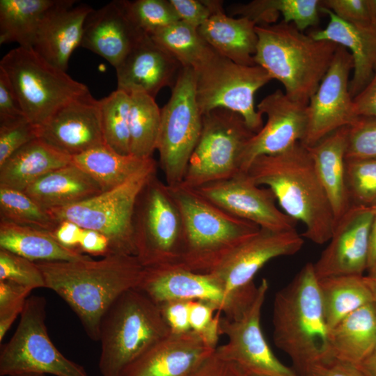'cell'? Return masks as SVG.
Instances as JSON below:
<instances>
[{"label":"cell","mask_w":376,"mask_h":376,"mask_svg":"<svg viewBox=\"0 0 376 376\" xmlns=\"http://www.w3.org/2000/svg\"><path fill=\"white\" fill-rule=\"evenodd\" d=\"M36 263L46 288L68 304L95 341L99 340L101 320L107 311L123 293L138 287L144 270L136 256L118 253L100 260Z\"/></svg>","instance_id":"1"},{"label":"cell","mask_w":376,"mask_h":376,"mask_svg":"<svg viewBox=\"0 0 376 376\" xmlns=\"http://www.w3.org/2000/svg\"><path fill=\"white\" fill-rule=\"evenodd\" d=\"M247 173L256 185L272 191L283 212L304 225V237L317 244L330 240L336 224L334 212L309 151L301 143L256 158Z\"/></svg>","instance_id":"2"},{"label":"cell","mask_w":376,"mask_h":376,"mask_svg":"<svg viewBox=\"0 0 376 376\" xmlns=\"http://www.w3.org/2000/svg\"><path fill=\"white\" fill-rule=\"evenodd\" d=\"M275 345L290 358L300 375L309 366L332 358L319 281L307 263L274 297Z\"/></svg>","instance_id":"3"},{"label":"cell","mask_w":376,"mask_h":376,"mask_svg":"<svg viewBox=\"0 0 376 376\" xmlns=\"http://www.w3.org/2000/svg\"><path fill=\"white\" fill-rule=\"evenodd\" d=\"M254 62L277 79L292 100L308 104L328 70L338 44L305 34L283 20L256 25Z\"/></svg>","instance_id":"4"},{"label":"cell","mask_w":376,"mask_h":376,"mask_svg":"<svg viewBox=\"0 0 376 376\" xmlns=\"http://www.w3.org/2000/svg\"><path fill=\"white\" fill-rule=\"evenodd\" d=\"M180 211L184 242L179 265L209 273L237 245L257 233L256 224L217 207L194 189L170 187Z\"/></svg>","instance_id":"5"},{"label":"cell","mask_w":376,"mask_h":376,"mask_svg":"<svg viewBox=\"0 0 376 376\" xmlns=\"http://www.w3.org/2000/svg\"><path fill=\"white\" fill-rule=\"evenodd\" d=\"M171 334L159 306L138 288L123 293L100 327L101 376H120L134 361Z\"/></svg>","instance_id":"6"},{"label":"cell","mask_w":376,"mask_h":376,"mask_svg":"<svg viewBox=\"0 0 376 376\" xmlns=\"http://www.w3.org/2000/svg\"><path fill=\"white\" fill-rule=\"evenodd\" d=\"M157 166L151 157L119 186L87 200L47 211L56 222L72 221L82 228L104 234L109 240L112 253L136 256L134 207L141 189L157 173Z\"/></svg>","instance_id":"7"},{"label":"cell","mask_w":376,"mask_h":376,"mask_svg":"<svg viewBox=\"0 0 376 376\" xmlns=\"http://www.w3.org/2000/svg\"><path fill=\"white\" fill-rule=\"evenodd\" d=\"M27 120L38 127L61 107L90 93L65 71L51 65L33 48L16 47L0 61Z\"/></svg>","instance_id":"8"},{"label":"cell","mask_w":376,"mask_h":376,"mask_svg":"<svg viewBox=\"0 0 376 376\" xmlns=\"http://www.w3.org/2000/svg\"><path fill=\"white\" fill-rule=\"evenodd\" d=\"M136 256L144 267L178 265L184 225L169 187L155 174L141 189L133 217Z\"/></svg>","instance_id":"9"},{"label":"cell","mask_w":376,"mask_h":376,"mask_svg":"<svg viewBox=\"0 0 376 376\" xmlns=\"http://www.w3.org/2000/svg\"><path fill=\"white\" fill-rule=\"evenodd\" d=\"M255 134L236 112L218 108L204 113L200 137L180 185L194 189L240 172L242 154Z\"/></svg>","instance_id":"10"},{"label":"cell","mask_w":376,"mask_h":376,"mask_svg":"<svg viewBox=\"0 0 376 376\" xmlns=\"http://www.w3.org/2000/svg\"><path fill=\"white\" fill-rule=\"evenodd\" d=\"M203 114L196 98V72L182 67L161 109V123L156 150L166 184L180 185L202 130Z\"/></svg>","instance_id":"11"},{"label":"cell","mask_w":376,"mask_h":376,"mask_svg":"<svg viewBox=\"0 0 376 376\" xmlns=\"http://www.w3.org/2000/svg\"><path fill=\"white\" fill-rule=\"evenodd\" d=\"M196 72V98L203 115L222 108L241 115L255 133L263 126L254 105L258 89L272 80L258 65L238 64L214 52Z\"/></svg>","instance_id":"12"},{"label":"cell","mask_w":376,"mask_h":376,"mask_svg":"<svg viewBox=\"0 0 376 376\" xmlns=\"http://www.w3.org/2000/svg\"><path fill=\"white\" fill-rule=\"evenodd\" d=\"M46 305L42 297H28L14 334L1 348V376H89L83 366L65 357L51 340L45 324Z\"/></svg>","instance_id":"13"},{"label":"cell","mask_w":376,"mask_h":376,"mask_svg":"<svg viewBox=\"0 0 376 376\" xmlns=\"http://www.w3.org/2000/svg\"><path fill=\"white\" fill-rule=\"evenodd\" d=\"M136 288L157 305L173 299L209 302L230 320L240 318L258 292L257 287L254 290L231 294L213 274L193 272L179 265L144 267Z\"/></svg>","instance_id":"14"},{"label":"cell","mask_w":376,"mask_h":376,"mask_svg":"<svg viewBox=\"0 0 376 376\" xmlns=\"http://www.w3.org/2000/svg\"><path fill=\"white\" fill-rule=\"evenodd\" d=\"M268 288V281L263 279L253 303L240 318L230 320L221 316L220 334L226 336L228 341L217 347L215 352L237 363L246 374L300 376L276 357L264 336L260 319Z\"/></svg>","instance_id":"15"},{"label":"cell","mask_w":376,"mask_h":376,"mask_svg":"<svg viewBox=\"0 0 376 376\" xmlns=\"http://www.w3.org/2000/svg\"><path fill=\"white\" fill-rule=\"evenodd\" d=\"M353 68L351 54L339 45L307 104L308 127L301 142L304 146H313L334 131L351 125L358 118L350 93V75Z\"/></svg>","instance_id":"16"},{"label":"cell","mask_w":376,"mask_h":376,"mask_svg":"<svg viewBox=\"0 0 376 376\" xmlns=\"http://www.w3.org/2000/svg\"><path fill=\"white\" fill-rule=\"evenodd\" d=\"M194 190L226 212L260 228L276 231L296 229L297 221L276 207L272 191L256 185L248 173L240 171Z\"/></svg>","instance_id":"17"},{"label":"cell","mask_w":376,"mask_h":376,"mask_svg":"<svg viewBox=\"0 0 376 376\" xmlns=\"http://www.w3.org/2000/svg\"><path fill=\"white\" fill-rule=\"evenodd\" d=\"M304 244L296 229L276 231L260 230L233 249L212 271L231 294L254 290L253 278L269 260L280 256H292Z\"/></svg>","instance_id":"18"},{"label":"cell","mask_w":376,"mask_h":376,"mask_svg":"<svg viewBox=\"0 0 376 376\" xmlns=\"http://www.w3.org/2000/svg\"><path fill=\"white\" fill-rule=\"evenodd\" d=\"M256 109L267 119L248 142L242 157L241 172L247 173L252 162L260 156L277 154L301 143L307 132V104L292 100L281 89L265 97Z\"/></svg>","instance_id":"19"},{"label":"cell","mask_w":376,"mask_h":376,"mask_svg":"<svg viewBox=\"0 0 376 376\" xmlns=\"http://www.w3.org/2000/svg\"><path fill=\"white\" fill-rule=\"evenodd\" d=\"M374 217L371 207L353 203L336 221L329 244L313 263L318 279L363 276Z\"/></svg>","instance_id":"20"},{"label":"cell","mask_w":376,"mask_h":376,"mask_svg":"<svg viewBox=\"0 0 376 376\" xmlns=\"http://www.w3.org/2000/svg\"><path fill=\"white\" fill-rule=\"evenodd\" d=\"M38 137L73 157L105 144L100 101L91 93L70 101L37 127Z\"/></svg>","instance_id":"21"},{"label":"cell","mask_w":376,"mask_h":376,"mask_svg":"<svg viewBox=\"0 0 376 376\" xmlns=\"http://www.w3.org/2000/svg\"><path fill=\"white\" fill-rule=\"evenodd\" d=\"M146 36L129 17L125 0H115L90 12L81 47L102 56L116 68Z\"/></svg>","instance_id":"22"},{"label":"cell","mask_w":376,"mask_h":376,"mask_svg":"<svg viewBox=\"0 0 376 376\" xmlns=\"http://www.w3.org/2000/svg\"><path fill=\"white\" fill-rule=\"evenodd\" d=\"M182 65L147 35L116 68L117 89L154 98L164 87L174 86Z\"/></svg>","instance_id":"23"},{"label":"cell","mask_w":376,"mask_h":376,"mask_svg":"<svg viewBox=\"0 0 376 376\" xmlns=\"http://www.w3.org/2000/svg\"><path fill=\"white\" fill-rule=\"evenodd\" d=\"M215 350L192 331L171 333L130 364L120 376H189Z\"/></svg>","instance_id":"24"},{"label":"cell","mask_w":376,"mask_h":376,"mask_svg":"<svg viewBox=\"0 0 376 376\" xmlns=\"http://www.w3.org/2000/svg\"><path fill=\"white\" fill-rule=\"evenodd\" d=\"M74 4L75 1H61L42 22L32 47L49 63L65 72L71 54L81 46L86 19L93 9Z\"/></svg>","instance_id":"25"},{"label":"cell","mask_w":376,"mask_h":376,"mask_svg":"<svg viewBox=\"0 0 376 376\" xmlns=\"http://www.w3.org/2000/svg\"><path fill=\"white\" fill-rule=\"evenodd\" d=\"M320 11L329 15V23L324 29L308 34L315 40L335 42L350 52L354 61L350 93L354 99L369 84L376 70V27L352 24L323 7Z\"/></svg>","instance_id":"26"},{"label":"cell","mask_w":376,"mask_h":376,"mask_svg":"<svg viewBox=\"0 0 376 376\" xmlns=\"http://www.w3.org/2000/svg\"><path fill=\"white\" fill-rule=\"evenodd\" d=\"M348 127H341L313 146L306 147L329 200L336 223L352 205L345 180Z\"/></svg>","instance_id":"27"},{"label":"cell","mask_w":376,"mask_h":376,"mask_svg":"<svg viewBox=\"0 0 376 376\" xmlns=\"http://www.w3.org/2000/svg\"><path fill=\"white\" fill-rule=\"evenodd\" d=\"M256 24L244 17L233 18L219 10L198 29L202 38L219 55L245 65H256Z\"/></svg>","instance_id":"28"},{"label":"cell","mask_w":376,"mask_h":376,"mask_svg":"<svg viewBox=\"0 0 376 376\" xmlns=\"http://www.w3.org/2000/svg\"><path fill=\"white\" fill-rule=\"evenodd\" d=\"M24 192L49 210L87 200L102 191L92 178L71 163L42 176Z\"/></svg>","instance_id":"29"},{"label":"cell","mask_w":376,"mask_h":376,"mask_svg":"<svg viewBox=\"0 0 376 376\" xmlns=\"http://www.w3.org/2000/svg\"><path fill=\"white\" fill-rule=\"evenodd\" d=\"M71 163L72 157L38 137L17 150L0 166V187L24 191L42 176Z\"/></svg>","instance_id":"30"},{"label":"cell","mask_w":376,"mask_h":376,"mask_svg":"<svg viewBox=\"0 0 376 376\" xmlns=\"http://www.w3.org/2000/svg\"><path fill=\"white\" fill-rule=\"evenodd\" d=\"M332 358L359 365L376 345V304L368 303L329 330Z\"/></svg>","instance_id":"31"},{"label":"cell","mask_w":376,"mask_h":376,"mask_svg":"<svg viewBox=\"0 0 376 376\" xmlns=\"http://www.w3.org/2000/svg\"><path fill=\"white\" fill-rule=\"evenodd\" d=\"M0 248L36 263L91 258L78 250L62 246L49 231L3 221H0Z\"/></svg>","instance_id":"32"},{"label":"cell","mask_w":376,"mask_h":376,"mask_svg":"<svg viewBox=\"0 0 376 376\" xmlns=\"http://www.w3.org/2000/svg\"><path fill=\"white\" fill-rule=\"evenodd\" d=\"M61 0H0V44L32 48L48 14Z\"/></svg>","instance_id":"33"},{"label":"cell","mask_w":376,"mask_h":376,"mask_svg":"<svg viewBox=\"0 0 376 376\" xmlns=\"http://www.w3.org/2000/svg\"><path fill=\"white\" fill-rule=\"evenodd\" d=\"M150 158L120 155L104 144L72 157V164L92 178L102 191H106L124 183Z\"/></svg>","instance_id":"34"},{"label":"cell","mask_w":376,"mask_h":376,"mask_svg":"<svg viewBox=\"0 0 376 376\" xmlns=\"http://www.w3.org/2000/svg\"><path fill=\"white\" fill-rule=\"evenodd\" d=\"M322 7L321 0H254L237 4L231 13L253 21L256 25L275 24L280 14L283 21L292 23L301 31L317 26Z\"/></svg>","instance_id":"35"},{"label":"cell","mask_w":376,"mask_h":376,"mask_svg":"<svg viewBox=\"0 0 376 376\" xmlns=\"http://www.w3.org/2000/svg\"><path fill=\"white\" fill-rule=\"evenodd\" d=\"M318 281L329 330L350 313L373 301L364 276H337Z\"/></svg>","instance_id":"36"},{"label":"cell","mask_w":376,"mask_h":376,"mask_svg":"<svg viewBox=\"0 0 376 376\" xmlns=\"http://www.w3.org/2000/svg\"><path fill=\"white\" fill-rule=\"evenodd\" d=\"M130 95V154L143 159L152 157L159 132L161 109L155 98L146 93Z\"/></svg>","instance_id":"37"},{"label":"cell","mask_w":376,"mask_h":376,"mask_svg":"<svg viewBox=\"0 0 376 376\" xmlns=\"http://www.w3.org/2000/svg\"><path fill=\"white\" fill-rule=\"evenodd\" d=\"M182 67L198 68L214 52L196 29L179 20L150 36Z\"/></svg>","instance_id":"38"},{"label":"cell","mask_w":376,"mask_h":376,"mask_svg":"<svg viewBox=\"0 0 376 376\" xmlns=\"http://www.w3.org/2000/svg\"><path fill=\"white\" fill-rule=\"evenodd\" d=\"M99 101L105 145L118 154L130 155V94L116 89Z\"/></svg>","instance_id":"39"},{"label":"cell","mask_w":376,"mask_h":376,"mask_svg":"<svg viewBox=\"0 0 376 376\" xmlns=\"http://www.w3.org/2000/svg\"><path fill=\"white\" fill-rule=\"evenodd\" d=\"M0 221L52 232L57 226L49 213L24 191L0 187Z\"/></svg>","instance_id":"40"},{"label":"cell","mask_w":376,"mask_h":376,"mask_svg":"<svg viewBox=\"0 0 376 376\" xmlns=\"http://www.w3.org/2000/svg\"><path fill=\"white\" fill-rule=\"evenodd\" d=\"M129 17L144 33L151 36L180 20L170 0L125 1Z\"/></svg>","instance_id":"41"},{"label":"cell","mask_w":376,"mask_h":376,"mask_svg":"<svg viewBox=\"0 0 376 376\" xmlns=\"http://www.w3.org/2000/svg\"><path fill=\"white\" fill-rule=\"evenodd\" d=\"M345 180L352 204L376 203V158L345 159Z\"/></svg>","instance_id":"42"},{"label":"cell","mask_w":376,"mask_h":376,"mask_svg":"<svg viewBox=\"0 0 376 376\" xmlns=\"http://www.w3.org/2000/svg\"><path fill=\"white\" fill-rule=\"evenodd\" d=\"M3 280L31 290L46 288L44 275L36 262L0 248V281Z\"/></svg>","instance_id":"43"},{"label":"cell","mask_w":376,"mask_h":376,"mask_svg":"<svg viewBox=\"0 0 376 376\" xmlns=\"http://www.w3.org/2000/svg\"><path fill=\"white\" fill-rule=\"evenodd\" d=\"M376 158V118L359 116L348 127L345 159Z\"/></svg>","instance_id":"44"},{"label":"cell","mask_w":376,"mask_h":376,"mask_svg":"<svg viewBox=\"0 0 376 376\" xmlns=\"http://www.w3.org/2000/svg\"><path fill=\"white\" fill-rule=\"evenodd\" d=\"M221 313L209 302L194 300L189 304L191 330L209 347L216 349L220 334Z\"/></svg>","instance_id":"45"},{"label":"cell","mask_w":376,"mask_h":376,"mask_svg":"<svg viewBox=\"0 0 376 376\" xmlns=\"http://www.w3.org/2000/svg\"><path fill=\"white\" fill-rule=\"evenodd\" d=\"M32 290L10 281H0V341L21 315Z\"/></svg>","instance_id":"46"},{"label":"cell","mask_w":376,"mask_h":376,"mask_svg":"<svg viewBox=\"0 0 376 376\" xmlns=\"http://www.w3.org/2000/svg\"><path fill=\"white\" fill-rule=\"evenodd\" d=\"M38 138L37 127L24 118L0 125V166L22 146Z\"/></svg>","instance_id":"47"},{"label":"cell","mask_w":376,"mask_h":376,"mask_svg":"<svg viewBox=\"0 0 376 376\" xmlns=\"http://www.w3.org/2000/svg\"><path fill=\"white\" fill-rule=\"evenodd\" d=\"M322 7L342 20L363 27L374 24L369 0H322Z\"/></svg>","instance_id":"48"},{"label":"cell","mask_w":376,"mask_h":376,"mask_svg":"<svg viewBox=\"0 0 376 376\" xmlns=\"http://www.w3.org/2000/svg\"><path fill=\"white\" fill-rule=\"evenodd\" d=\"M180 20L198 29L212 14L223 9L220 1L170 0Z\"/></svg>","instance_id":"49"},{"label":"cell","mask_w":376,"mask_h":376,"mask_svg":"<svg viewBox=\"0 0 376 376\" xmlns=\"http://www.w3.org/2000/svg\"><path fill=\"white\" fill-rule=\"evenodd\" d=\"M190 301L173 299L158 305L171 333L182 334L191 331L189 324Z\"/></svg>","instance_id":"50"},{"label":"cell","mask_w":376,"mask_h":376,"mask_svg":"<svg viewBox=\"0 0 376 376\" xmlns=\"http://www.w3.org/2000/svg\"><path fill=\"white\" fill-rule=\"evenodd\" d=\"M24 118L26 116L10 81L0 70V125Z\"/></svg>","instance_id":"51"},{"label":"cell","mask_w":376,"mask_h":376,"mask_svg":"<svg viewBox=\"0 0 376 376\" xmlns=\"http://www.w3.org/2000/svg\"><path fill=\"white\" fill-rule=\"evenodd\" d=\"M300 376H368L356 364L331 359L307 368Z\"/></svg>","instance_id":"52"},{"label":"cell","mask_w":376,"mask_h":376,"mask_svg":"<svg viewBox=\"0 0 376 376\" xmlns=\"http://www.w3.org/2000/svg\"><path fill=\"white\" fill-rule=\"evenodd\" d=\"M189 376H245L235 362L218 356L215 351Z\"/></svg>","instance_id":"53"},{"label":"cell","mask_w":376,"mask_h":376,"mask_svg":"<svg viewBox=\"0 0 376 376\" xmlns=\"http://www.w3.org/2000/svg\"><path fill=\"white\" fill-rule=\"evenodd\" d=\"M79 250L88 256L104 257L112 254L109 239L102 233L83 228Z\"/></svg>","instance_id":"54"},{"label":"cell","mask_w":376,"mask_h":376,"mask_svg":"<svg viewBox=\"0 0 376 376\" xmlns=\"http://www.w3.org/2000/svg\"><path fill=\"white\" fill-rule=\"evenodd\" d=\"M353 106L357 116L376 118V70L369 84L354 97Z\"/></svg>","instance_id":"55"},{"label":"cell","mask_w":376,"mask_h":376,"mask_svg":"<svg viewBox=\"0 0 376 376\" xmlns=\"http://www.w3.org/2000/svg\"><path fill=\"white\" fill-rule=\"evenodd\" d=\"M83 228L76 224L63 221L51 232L56 241L62 246L75 250H79V244ZM81 252V251H80Z\"/></svg>","instance_id":"56"},{"label":"cell","mask_w":376,"mask_h":376,"mask_svg":"<svg viewBox=\"0 0 376 376\" xmlns=\"http://www.w3.org/2000/svg\"><path fill=\"white\" fill-rule=\"evenodd\" d=\"M366 271L367 276H376V214H375L370 233Z\"/></svg>","instance_id":"57"},{"label":"cell","mask_w":376,"mask_h":376,"mask_svg":"<svg viewBox=\"0 0 376 376\" xmlns=\"http://www.w3.org/2000/svg\"><path fill=\"white\" fill-rule=\"evenodd\" d=\"M358 366L368 376H376V345L370 354Z\"/></svg>","instance_id":"58"},{"label":"cell","mask_w":376,"mask_h":376,"mask_svg":"<svg viewBox=\"0 0 376 376\" xmlns=\"http://www.w3.org/2000/svg\"><path fill=\"white\" fill-rule=\"evenodd\" d=\"M364 280L371 292L373 301L376 304V276H364Z\"/></svg>","instance_id":"59"},{"label":"cell","mask_w":376,"mask_h":376,"mask_svg":"<svg viewBox=\"0 0 376 376\" xmlns=\"http://www.w3.org/2000/svg\"><path fill=\"white\" fill-rule=\"evenodd\" d=\"M374 24L376 26V0H369Z\"/></svg>","instance_id":"60"},{"label":"cell","mask_w":376,"mask_h":376,"mask_svg":"<svg viewBox=\"0 0 376 376\" xmlns=\"http://www.w3.org/2000/svg\"><path fill=\"white\" fill-rule=\"evenodd\" d=\"M15 376H46V375L33 373V374H24V375H15Z\"/></svg>","instance_id":"61"},{"label":"cell","mask_w":376,"mask_h":376,"mask_svg":"<svg viewBox=\"0 0 376 376\" xmlns=\"http://www.w3.org/2000/svg\"><path fill=\"white\" fill-rule=\"evenodd\" d=\"M374 214H376V203H375L372 206H370Z\"/></svg>","instance_id":"62"},{"label":"cell","mask_w":376,"mask_h":376,"mask_svg":"<svg viewBox=\"0 0 376 376\" xmlns=\"http://www.w3.org/2000/svg\"><path fill=\"white\" fill-rule=\"evenodd\" d=\"M245 376H262V375H254V374H246L245 373Z\"/></svg>","instance_id":"63"}]
</instances>
